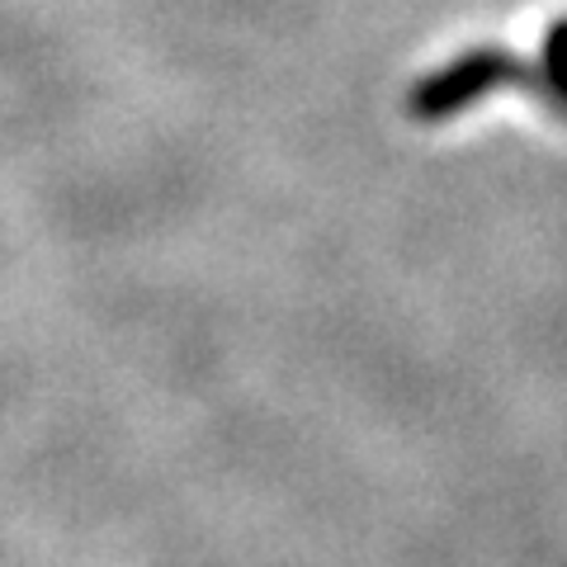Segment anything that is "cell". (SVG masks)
Here are the masks:
<instances>
[{"mask_svg": "<svg viewBox=\"0 0 567 567\" xmlns=\"http://www.w3.org/2000/svg\"><path fill=\"white\" fill-rule=\"evenodd\" d=\"M511 85L539 95L544 104H558L544 52H535V58H516V52H506V48H468L464 58L435 66L431 76L412 85V95H406V114L421 118V123L458 118L468 104L487 100L492 91H511Z\"/></svg>", "mask_w": 567, "mask_h": 567, "instance_id": "6da1fadb", "label": "cell"}]
</instances>
